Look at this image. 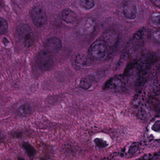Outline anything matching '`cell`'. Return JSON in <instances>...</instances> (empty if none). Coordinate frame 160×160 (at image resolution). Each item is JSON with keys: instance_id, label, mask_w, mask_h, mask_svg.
<instances>
[{"instance_id": "obj_6", "label": "cell", "mask_w": 160, "mask_h": 160, "mask_svg": "<svg viewBox=\"0 0 160 160\" xmlns=\"http://www.w3.org/2000/svg\"><path fill=\"white\" fill-rule=\"evenodd\" d=\"M31 17L34 24L38 27L44 26L47 22L46 11L41 7H36L33 8L31 12Z\"/></svg>"}, {"instance_id": "obj_8", "label": "cell", "mask_w": 160, "mask_h": 160, "mask_svg": "<svg viewBox=\"0 0 160 160\" xmlns=\"http://www.w3.org/2000/svg\"><path fill=\"white\" fill-rule=\"evenodd\" d=\"M46 50L52 52H55L61 49L62 48V42L58 38L52 37L47 39L45 44Z\"/></svg>"}, {"instance_id": "obj_18", "label": "cell", "mask_w": 160, "mask_h": 160, "mask_svg": "<svg viewBox=\"0 0 160 160\" xmlns=\"http://www.w3.org/2000/svg\"><path fill=\"white\" fill-rule=\"evenodd\" d=\"M150 1L153 4L160 8V0H150Z\"/></svg>"}, {"instance_id": "obj_19", "label": "cell", "mask_w": 160, "mask_h": 160, "mask_svg": "<svg viewBox=\"0 0 160 160\" xmlns=\"http://www.w3.org/2000/svg\"><path fill=\"white\" fill-rule=\"evenodd\" d=\"M3 137L2 134V132H0V142L3 140Z\"/></svg>"}, {"instance_id": "obj_7", "label": "cell", "mask_w": 160, "mask_h": 160, "mask_svg": "<svg viewBox=\"0 0 160 160\" xmlns=\"http://www.w3.org/2000/svg\"><path fill=\"white\" fill-rule=\"evenodd\" d=\"M123 13L126 18L134 19L137 14V8L136 4L132 1L125 2L123 5Z\"/></svg>"}, {"instance_id": "obj_12", "label": "cell", "mask_w": 160, "mask_h": 160, "mask_svg": "<svg viewBox=\"0 0 160 160\" xmlns=\"http://www.w3.org/2000/svg\"><path fill=\"white\" fill-rule=\"evenodd\" d=\"M79 3L81 7L85 9H91L95 5L94 0H79Z\"/></svg>"}, {"instance_id": "obj_4", "label": "cell", "mask_w": 160, "mask_h": 160, "mask_svg": "<svg viewBox=\"0 0 160 160\" xmlns=\"http://www.w3.org/2000/svg\"><path fill=\"white\" fill-rule=\"evenodd\" d=\"M125 80L123 77L120 76L114 77L110 79L104 86V89L113 92L121 91L125 88Z\"/></svg>"}, {"instance_id": "obj_11", "label": "cell", "mask_w": 160, "mask_h": 160, "mask_svg": "<svg viewBox=\"0 0 160 160\" xmlns=\"http://www.w3.org/2000/svg\"><path fill=\"white\" fill-rule=\"evenodd\" d=\"M31 108L30 105L27 103L22 104L18 110V113L21 116H27L31 113Z\"/></svg>"}, {"instance_id": "obj_1", "label": "cell", "mask_w": 160, "mask_h": 160, "mask_svg": "<svg viewBox=\"0 0 160 160\" xmlns=\"http://www.w3.org/2000/svg\"><path fill=\"white\" fill-rule=\"evenodd\" d=\"M108 46L102 39L95 41L88 49L89 58L95 61H101L107 56Z\"/></svg>"}, {"instance_id": "obj_13", "label": "cell", "mask_w": 160, "mask_h": 160, "mask_svg": "<svg viewBox=\"0 0 160 160\" xmlns=\"http://www.w3.org/2000/svg\"><path fill=\"white\" fill-rule=\"evenodd\" d=\"M8 25L7 22L3 18H0V34L6 33L8 31Z\"/></svg>"}, {"instance_id": "obj_17", "label": "cell", "mask_w": 160, "mask_h": 160, "mask_svg": "<svg viewBox=\"0 0 160 160\" xmlns=\"http://www.w3.org/2000/svg\"><path fill=\"white\" fill-rule=\"evenodd\" d=\"M151 21L153 24L160 27V15H152Z\"/></svg>"}, {"instance_id": "obj_9", "label": "cell", "mask_w": 160, "mask_h": 160, "mask_svg": "<svg viewBox=\"0 0 160 160\" xmlns=\"http://www.w3.org/2000/svg\"><path fill=\"white\" fill-rule=\"evenodd\" d=\"M118 39V35L114 30H108L102 35L103 40L108 46H113L116 44Z\"/></svg>"}, {"instance_id": "obj_16", "label": "cell", "mask_w": 160, "mask_h": 160, "mask_svg": "<svg viewBox=\"0 0 160 160\" xmlns=\"http://www.w3.org/2000/svg\"><path fill=\"white\" fill-rule=\"evenodd\" d=\"M92 85L91 81L89 78H85L81 80L80 82V86L82 88L84 89H87L89 88Z\"/></svg>"}, {"instance_id": "obj_10", "label": "cell", "mask_w": 160, "mask_h": 160, "mask_svg": "<svg viewBox=\"0 0 160 160\" xmlns=\"http://www.w3.org/2000/svg\"><path fill=\"white\" fill-rule=\"evenodd\" d=\"M62 17L63 20L68 23H75L78 18L76 13L69 8H67L63 11Z\"/></svg>"}, {"instance_id": "obj_5", "label": "cell", "mask_w": 160, "mask_h": 160, "mask_svg": "<svg viewBox=\"0 0 160 160\" xmlns=\"http://www.w3.org/2000/svg\"><path fill=\"white\" fill-rule=\"evenodd\" d=\"M96 27V22L91 18L83 19L79 22L77 27V31L82 35H88L92 33Z\"/></svg>"}, {"instance_id": "obj_2", "label": "cell", "mask_w": 160, "mask_h": 160, "mask_svg": "<svg viewBox=\"0 0 160 160\" xmlns=\"http://www.w3.org/2000/svg\"><path fill=\"white\" fill-rule=\"evenodd\" d=\"M18 32L21 42L24 47L30 48L33 45L35 37L33 32L30 26L25 23L19 24Z\"/></svg>"}, {"instance_id": "obj_15", "label": "cell", "mask_w": 160, "mask_h": 160, "mask_svg": "<svg viewBox=\"0 0 160 160\" xmlns=\"http://www.w3.org/2000/svg\"><path fill=\"white\" fill-rule=\"evenodd\" d=\"M151 37L154 41L160 43V29H155L151 31Z\"/></svg>"}, {"instance_id": "obj_14", "label": "cell", "mask_w": 160, "mask_h": 160, "mask_svg": "<svg viewBox=\"0 0 160 160\" xmlns=\"http://www.w3.org/2000/svg\"><path fill=\"white\" fill-rule=\"evenodd\" d=\"M22 147H23V148L25 149L26 153L29 157H32V156L34 155L35 151L33 148L30 144L27 142L24 143L22 144Z\"/></svg>"}, {"instance_id": "obj_3", "label": "cell", "mask_w": 160, "mask_h": 160, "mask_svg": "<svg viewBox=\"0 0 160 160\" xmlns=\"http://www.w3.org/2000/svg\"><path fill=\"white\" fill-rule=\"evenodd\" d=\"M36 62L39 68L43 71H48L52 68L54 60L49 52L42 50L37 55Z\"/></svg>"}]
</instances>
